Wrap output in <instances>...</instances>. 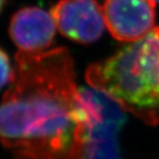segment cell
Wrapping results in <instances>:
<instances>
[{"mask_svg": "<svg viewBox=\"0 0 159 159\" xmlns=\"http://www.w3.org/2000/svg\"><path fill=\"white\" fill-rule=\"evenodd\" d=\"M0 103V141L15 159H89L94 91L79 90L66 48L19 52Z\"/></svg>", "mask_w": 159, "mask_h": 159, "instance_id": "cell-1", "label": "cell"}, {"mask_svg": "<svg viewBox=\"0 0 159 159\" xmlns=\"http://www.w3.org/2000/svg\"><path fill=\"white\" fill-rule=\"evenodd\" d=\"M86 81L121 109L149 125L159 124V27L109 58L92 63Z\"/></svg>", "mask_w": 159, "mask_h": 159, "instance_id": "cell-2", "label": "cell"}, {"mask_svg": "<svg viewBox=\"0 0 159 159\" xmlns=\"http://www.w3.org/2000/svg\"><path fill=\"white\" fill-rule=\"evenodd\" d=\"M156 2L153 0H104L106 27L114 39L135 43L155 28Z\"/></svg>", "mask_w": 159, "mask_h": 159, "instance_id": "cell-3", "label": "cell"}, {"mask_svg": "<svg viewBox=\"0 0 159 159\" xmlns=\"http://www.w3.org/2000/svg\"><path fill=\"white\" fill-rule=\"evenodd\" d=\"M50 12L59 32L78 43H93L106 28L102 7L96 0H59Z\"/></svg>", "mask_w": 159, "mask_h": 159, "instance_id": "cell-4", "label": "cell"}, {"mask_svg": "<svg viewBox=\"0 0 159 159\" xmlns=\"http://www.w3.org/2000/svg\"><path fill=\"white\" fill-rule=\"evenodd\" d=\"M56 29L51 12L35 6H27L15 12L8 31L20 52L39 53L52 46Z\"/></svg>", "mask_w": 159, "mask_h": 159, "instance_id": "cell-5", "label": "cell"}, {"mask_svg": "<svg viewBox=\"0 0 159 159\" xmlns=\"http://www.w3.org/2000/svg\"><path fill=\"white\" fill-rule=\"evenodd\" d=\"M14 68L11 64L8 55L0 48V89L11 82Z\"/></svg>", "mask_w": 159, "mask_h": 159, "instance_id": "cell-6", "label": "cell"}, {"mask_svg": "<svg viewBox=\"0 0 159 159\" xmlns=\"http://www.w3.org/2000/svg\"><path fill=\"white\" fill-rule=\"evenodd\" d=\"M5 3H6V0H0V12L2 11V9H3V7H4Z\"/></svg>", "mask_w": 159, "mask_h": 159, "instance_id": "cell-7", "label": "cell"}, {"mask_svg": "<svg viewBox=\"0 0 159 159\" xmlns=\"http://www.w3.org/2000/svg\"><path fill=\"white\" fill-rule=\"evenodd\" d=\"M153 1H155V2H159V0H153Z\"/></svg>", "mask_w": 159, "mask_h": 159, "instance_id": "cell-8", "label": "cell"}]
</instances>
